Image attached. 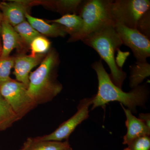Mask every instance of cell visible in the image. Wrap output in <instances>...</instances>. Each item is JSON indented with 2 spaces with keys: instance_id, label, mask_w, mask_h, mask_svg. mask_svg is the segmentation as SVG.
<instances>
[{
  "instance_id": "6da1fadb",
  "label": "cell",
  "mask_w": 150,
  "mask_h": 150,
  "mask_svg": "<svg viewBox=\"0 0 150 150\" xmlns=\"http://www.w3.org/2000/svg\"><path fill=\"white\" fill-rule=\"evenodd\" d=\"M91 66L96 73L98 80L97 93L92 97V109L104 106L112 101L120 102L134 112L137 106L145 105L149 93L146 84L140 85L129 92H125L113 83L101 60L94 62Z\"/></svg>"
},
{
  "instance_id": "7a4b0ae2",
  "label": "cell",
  "mask_w": 150,
  "mask_h": 150,
  "mask_svg": "<svg viewBox=\"0 0 150 150\" xmlns=\"http://www.w3.org/2000/svg\"><path fill=\"white\" fill-rule=\"evenodd\" d=\"M59 62L58 53L52 49L30 74L28 92L37 105L51 101L62 91L63 86L57 79Z\"/></svg>"
},
{
  "instance_id": "3957f363",
  "label": "cell",
  "mask_w": 150,
  "mask_h": 150,
  "mask_svg": "<svg viewBox=\"0 0 150 150\" xmlns=\"http://www.w3.org/2000/svg\"><path fill=\"white\" fill-rule=\"evenodd\" d=\"M115 23L108 25L92 33L81 41L93 48L100 56V60L106 62L110 69L111 81L115 85L122 88L127 75L115 62V51H118L123 44L114 28Z\"/></svg>"
},
{
  "instance_id": "277c9868",
  "label": "cell",
  "mask_w": 150,
  "mask_h": 150,
  "mask_svg": "<svg viewBox=\"0 0 150 150\" xmlns=\"http://www.w3.org/2000/svg\"><path fill=\"white\" fill-rule=\"evenodd\" d=\"M112 0H84L79 15L82 19L83 26L76 34L71 36L68 42L81 40L95 31L108 25L114 23L110 13Z\"/></svg>"
},
{
  "instance_id": "5b68a950",
  "label": "cell",
  "mask_w": 150,
  "mask_h": 150,
  "mask_svg": "<svg viewBox=\"0 0 150 150\" xmlns=\"http://www.w3.org/2000/svg\"><path fill=\"white\" fill-rule=\"evenodd\" d=\"M150 9L149 0H115L110 6L113 21L133 29L142 15Z\"/></svg>"
},
{
  "instance_id": "8992f818",
  "label": "cell",
  "mask_w": 150,
  "mask_h": 150,
  "mask_svg": "<svg viewBox=\"0 0 150 150\" xmlns=\"http://www.w3.org/2000/svg\"><path fill=\"white\" fill-rule=\"evenodd\" d=\"M0 94L21 119L37 106L25 86L12 79L0 85Z\"/></svg>"
},
{
  "instance_id": "52a82bcc",
  "label": "cell",
  "mask_w": 150,
  "mask_h": 150,
  "mask_svg": "<svg viewBox=\"0 0 150 150\" xmlns=\"http://www.w3.org/2000/svg\"><path fill=\"white\" fill-rule=\"evenodd\" d=\"M115 30L120 36L123 45L131 49L137 62H146L150 56V39L136 29L129 28L115 23Z\"/></svg>"
},
{
  "instance_id": "ba28073f",
  "label": "cell",
  "mask_w": 150,
  "mask_h": 150,
  "mask_svg": "<svg viewBox=\"0 0 150 150\" xmlns=\"http://www.w3.org/2000/svg\"><path fill=\"white\" fill-rule=\"evenodd\" d=\"M92 104V98L81 100L78 105L77 111L74 115L62 123L54 132L48 135L38 137V138L45 141L62 142L63 140H68L76 128L88 118L89 107Z\"/></svg>"
},
{
  "instance_id": "9c48e42d",
  "label": "cell",
  "mask_w": 150,
  "mask_h": 150,
  "mask_svg": "<svg viewBox=\"0 0 150 150\" xmlns=\"http://www.w3.org/2000/svg\"><path fill=\"white\" fill-rule=\"evenodd\" d=\"M33 2L29 1H13L0 2V8L4 20L13 27L26 20L25 14Z\"/></svg>"
},
{
  "instance_id": "30bf717a",
  "label": "cell",
  "mask_w": 150,
  "mask_h": 150,
  "mask_svg": "<svg viewBox=\"0 0 150 150\" xmlns=\"http://www.w3.org/2000/svg\"><path fill=\"white\" fill-rule=\"evenodd\" d=\"M1 39L2 51L0 58H6L10 56V54L13 49H16L21 54H22L21 52L28 48L13 27L4 20L1 24Z\"/></svg>"
},
{
  "instance_id": "8fae6325",
  "label": "cell",
  "mask_w": 150,
  "mask_h": 150,
  "mask_svg": "<svg viewBox=\"0 0 150 150\" xmlns=\"http://www.w3.org/2000/svg\"><path fill=\"white\" fill-rule=\"evenodd\" d=\"M45 56L44 54H38L33 56L22 54L15 57L13 74L16 81L23 84L28 88L31 70L40 64Z\"/></svg>"
},
{
  "instance_id": "7c38bea8",
  "label": "cell",
  "mask_w": 150,
  "mask_h": 150,
  "mask_svg": "<svg viewBox=\"0 0 150 150\" xmlns=\"http://www.w3.org/2000/svg\"><path fill=\"white\" fill-rule=\"evenodd\" d=\"M126 117L125 124L127 131L123 137V144H127L134 139L144 136H150V129L139 118L133 115L132 111L126 109L123 105L121 104Z\"/></svg>"
},
{
  "instance_id": "4fadbf2b",
  "label": "cell",
  "mask_w": 150,
  "mask_h": 150,
  "mask_svg": "<svg viewBox=\"0 0 150 150\" xmlns=\"http://www.w3.org/2000/svg\"><path fill=\"white\" fill-rule=\"evenodd\" d=\"M25 18L31 26L41 35L50 37H64L68 34L65 28L61 25L54 23L49 24L42 19L31 16L28 13Z\"/></svg>"
},
{
  "instance_id": "5bb4252c",
  "label": "cell",
  "mask_w": 150,
  "mask_h": 150,
  "mask_svg": "<svg viewBox=\"0 0 150 150\" xmlns=\"http://www.w3.org/2000/svg\"><path fill=\"white\" fill-rule=\"evenodd\" d=\"M71 146L68 140L65 142L45 141L38 137L28 138L20 150H63Z\"/></svg>"
},
{
  "instance_id": "9a60e30c",
  "label": "cell",
  "mask_w": 150,
  "mask_h": 150,
  "mask_svg": "<svg viewBox=\"0 0 150 150\" xmlns=\"http://www.w3.org/2000/svg\"><path fill=\"white\" fill-rule=\"evenodd\" d=\"M129 86L132 89L140 85L145 79L150 76V64L147 61L137 62L129 66Z\"/></svg>"
},
{
  "instance_id": "2e32d148",
  "label": "cell",
  "mask_w": 150,
  "mask_h": 150,
  "mask_svg": "<svg viewBox=\"0 0 150 150\" xmlns=\"http://www.w3.org/2000/svg\"><path fill=\"white\" fill-rule=\"evenodd\" d=\"M49 21L62 25L68 34H69L70 37L78 33L83 26L82 19L79 16L75 14H67L60 18Z\"/></svg>"
},
{
  "instance_id": "e0dca14e",
  "label": "cell",
  "mask_w": 150,
  "mask_h": 150,
  "mask_svg": "<svg viewBox=\"0 0 150 150\" xmlns=\"http://www.w3.org/2000/svg\"><path fill=\"white\" fill-rule=\"evenodd\" d=\"M20 119L0 94V131L8 129Z\"/></svg>"
},
{
  "instance_id": "ac0fdd59",
  "label": "cell",
  "mask_w": 150,
  "mask_h": 150,
  "mask_svg": "<svg viewBox=\"0 0 150 150\" xmlns=\"http://www.w3.org/2000/svg\"><path fill=\"white\" fill-rule=\"evenodd\" d=\"M83 0H58L48 2L50 5L63 16L67 14L79 15Z\"/></svg>"
},
{
  "instance_id": "d6986e66",
  "label": "cell",
  "mask_w": 150,
  "mask_h": 150,
  "mask_svg": "<svg viewBox=\"0 0 150 150\" xmlns=\"http://www.w3.org/2000/svg\"><path fill=\"white\" fill-rule=\"evenodd\" d=\"M13 28L21 38L22 40L29 48L30 45L32 40L37 36L41 35L31 26L26 20Z\"/></svg>"
},
{
  "instance_id": "ffe728a7",
  "label": "cell",
  "mask_w": 150,
  "mask_h": 150,
  "mask_svg": "<svg viewBox=\"0 0 150 150\" xmlns=\"http://www.w3.org/2000/svg\"><path fill=\"white\" fill-rule=\"evenodd\" d=\"M50 46V41L43 35H39L34 38L30 45V55L35 56L38 54H45L49 50Z\"/></svg>"
},
{
  "instance_id": "44dd1931",
  "label": "cell",
  "mask_w": 150,
  "mask_h": 150,
  "mask_svg": "<svg viewBox=\"0 0 150 150\" xmlns=\"http://www.w3.org/2000/svg\"><path fill=\"white\" fill-rule=\"evenodd\" d=\"M15 57L0 58V85L11 80L10 75L14 65Z\"/></svg>"
},
{
  "instance_id": "7402d4cb",
  "label": "cell",
  "mask_w": 150,
  "mask_h": 150,
  "mask_svg": "<svg viewBox=\"0 0 150 150\" xmlns=\"http://www.w3.org/2000/svg\"><path fill=\"white\" fill-rule=\"evenodd\" d=\"M124 150H150V136H144L132 140Z\"/></svg>"
},
{
  "instance_id": "603a6c76",
  "label": "cell",
  "mask_w": 150,
  "mask_h": 150,
  "mask_svg": "<svg viewBox=\"0 0 150 150\" xmlns=\"http://www.w3.org/2000/svg\"><path fill=\"white\" fill-rule=\"evenodd\" d=\"M136 29L150 39V9L143 14L139 19Z\"/></svg>"
},
{
  "instance_id": "cb8c5ba5",
  "label": "cell",
  "mask_w": 150,
  "mask_h": 150,
  "mask_svg": "<svg viewBox=\"0 0 150 150\" xmlns=\"http://www.w3.org/2000/svg\"><path fill=\"white\" fill-rule=\"evenodd\" d=\"M118 51V56L115 59V62L116 63L118 62L116 64L119 68H121L123 66V64H124V62L126 61V58L128 56V54H126L127 53H123L121 52L120 50Z\"/></svg>"
},
{
  "instance_id": "d4e9b609",
  "label": "cell",
  "mask_w": 150,
  "mask_h": 150,
  "mask_svg": "<svg viewBox=\"0 0 150 150\" xmlns=\"http://www.w3.org/2000/svg\"><path fill=\"white\" fill-rule=\"evenodd\" d=\"M139 118L142 120L145 123V125L150 129V113H140Z\"/></svg>"
},
{
  "instance_id": "484cf974",
  "label": "cell",
  "mask_w": 150,
  "mask_h": 150,
  "mask_svg": "<svg viewBox=\"0 0 150 150\" xmlns=\"http://www.w3.org/2000/svg\"><path fill=\"white\" fill-rule=\"evenodd\" d=\"M3 20V16L2 13L1 11L0 8V55L2 51V42L1 39V24Z\"/></svg>"
},
{
  "instance_id": "4316f807",
  "label": "cell",
  "mask_w": 150,
  "mask_h": 150,
  "mask_svg": "<svg viewBox=\"0 0 150 150\" xmlns=\"http://www.w3.org/2000/svg\"><path fill=\"white\" fill-rule=\"evenodd\" d=\"M63 150H73V149L70 146L69 147L67 148V149H65Z\"/></svg>"
}]
</instances>
